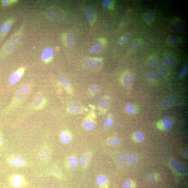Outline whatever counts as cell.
Segmentation results:
<instances>
[{"label": "cell", "instance_id": "obj_8", "mask_svg": "<svg viewBox=\"0 0 188 188\" xmlns=\"http://www.w3.org/2000/svg\"><path fill=\"white\" fill-rule=\"evenodd\" d=\"M179 103L178 99L175 96H170L163 101L162 105L164 108H169L175 106Z\"/></svg>", "mask_w": 188, "mask_h": 188}, {"label": "cell", "instance_id": "obj_19", "mask_svg": "<svg viewBox=\"0 0 188 188\" xmlns=\"http://www.w3.org/2000/svg\"><path fill=\"white\" fill-rule=\"evenodd\" d=\"M84 11L88 21L91 24L93 23L95 20V14L93 8L90 6H86L84 8Z\"/></svg>", "mask_w": 188, "mask_h": 188}, {"label": "cell", "instance_id": "obj_5", "mask_svg": "<svg viewBox=\"0 0 188 188\" xmlns=\"http://www.w3.org/2000/svg\"><path fill=\"white\" fill-rule=\"evenodd\" d=\"M46 102L44 96L41 94H38L32 100V106L36 109H40L45 105Z\"/></svg>", "mask_w": 188, "mask_h": 188}, {"label": "cell", "instance_id": "obj_35", "mask_svg": "<svg viewBox=\"0 0 188 188\" xmlns=\"http://www.w3.org/2000/svg\"><path fill=\"white\" fill-rule=\"evenodd\" d=\"M114 124L113 118L112 116H108L105 120L104 128L105 129H109V127L112 126Z\"/></svg>", "mask_w": 188, "mask_h": 188}, {"label": "cell", "instance_id": "obj_21", "mask_svg": "<svg viewBox=\"0 0 188 188\" xmlns=\"http://www.w3.org/2000/svg\"><path fill=\"white\" fill-rule=\"evenodd\" d=\"M157 15L155 11H151L146 13L143 17V20L147 24H151L155 19Z\"/></svg>", "mask_w": 188, "mask_h": 188}, {"label": "cell", "instance_id": "obj_36", "mask_svg": "<svg viewBox=\"0 0 188 188\" xmlns=\"http://www.w3.org/2000/svg\"><path fill=\"white\" fill-rule=\"evenodd\" d=\"M136 184L135 181L130 179L127 180L124 182V188H135Z\"/></svg>", "mask_w": 188, "mask_h": 188}, {"label": "cell", "instance_id": "obj_22", "mask_svg": "<svg viewBox=\"0 0 188 188\" xmlns=\"http://www.w3.org/2000/svg\"><path fill=\"white\" fill-rule=\"evenodd\" d=\"M79 161L76 157L72 156L69 158L67 161V166L71 169L76 168L79 164Z\"/></svg>", "mask_w": 188, "mask_h": 188}, {"label": "cell", "instance_id": "obj_25", "mask_svg": "<svg viewBox=\"0 0 188 188\" xmlns=\"http://www.w3.org/2000/svg\"><path fill=\"white\" fill-rule=\"evenodd\" d=\"M40 157L44 161H47L50 159L51 157L50 152L48 148H44L40 152Z\"/></svg>", "mask_w": 188, "mask_h": 188}, {"label": "cell", "instance_id": "obj_46", "mask_svg": "<svg viewBox=\"0 0 188 188\" xmlns=\"http://www.w3.org/2000/svg\"><path fill=\"white\" fill-rule=\"evenodd\" d=\"M3 142V138L1 134H0V145H1Z\"/></svg>", "mask_w": 188, "mask_h": 188}, {"label": "cell", "instance_id": "obj_26", "mask_svg": "<svg viewBox=\"0 0 188 188\" xmlns=\"http://www.w3.org/2000/svg\"><path fill=\"white\" fill-rule=\"evenodd\" d=\"M60 139L63 143L67 144L70 142L71 139V135L69 132L65 131L61 134Z\"/></svg>", "mask_w": 188, "mask_h": 188}, {"label": "cell", "instance_id": "obj_16", "mask_svg": "<svg viewBox=\"0 0 188 188\" xmlns=\"http://www.w3.org/2000/svg\"><path fill=\"white\" fill-rule=\"evenodd\" d=\"M110 100L109 97L104 96L99 99V108L104 112H106L108 110L109 106Z\"/></svg>", "mask_w": 188, "mask_h": 188}, {"label": "cell", "instance_id": "obj_31", "mask_svg": "<svg viewBox=\"0 0 188 188\" xmlns=\"http://www.w3.org/2000/svg\"><path fill=\"white\" fill-rule=\"evenodd\" d=\"M125 111L129 114H134L136 113L137 109L134 105L128 104L126 105L124 108Z\"/></svg>", "mask_w": 188, "mask_h": 188}, {"label": "cell", "instance_id": "obj_7", "mask_svg": "<svg viewBox=\"0 0 188 188\" xmlns=\"http://www.w3.org/2000/svg\"><path fill=\"white\" fill-rule=\"evenodd\" d=\"M25 69L22 68L12 74L10 79V83L11 84L14 85L16 83L20 80L24 74Z\"/></svg>", "mask_w": 188, "mask_h": 188}, {"label": "cell", "instance_id": "obj_43", "mask_svg": "<svg viewBox=\"0 0 188 188\" xmlns=\"http://www.w3.org/2000/svg\"><path fill=\"white\" fill-rule=\"evenodd\" d=\"M188 63L185 62L182 69L180 73V76L181 77H183L186 75L188 70Z\"/></svg>", "mask_w": 188, "mask_h": 188}, {"label": "cell", "instance_id": "obj_14", "mask_svg": "<svg viewBox=\"0 0 188 188\" xmlns=\"http://www.w3.org/2000/svg\"><path fill=\"white\" fill-rule=\"evenodd\" d=\"M134 77L130 73H127L124 74L122 78V81L123 85L126 88L131 86L134 81Z\"/></svg>", "mask_w": 188, "mask_h": 188}, {"label": "cell", "instance_id": "obj_17", "mask_svg": "<svg viewBox=\"0 0 188 188\" xmlns=\"http://www.w3.org/2000/svg\"><path fill=\"white\" fill-rule=\"evenodd\" d=\"M103 49V43L100 41H95L90 48V51L93 53H97L101 52Z\"/></svg>", "mask_w": 188, "mask_h": 188}, {"label": "cell", "instance_id": "obj_2", "mask_svg": "<svg viewBox=\"0 0 188 188\" xmlns=\"http://www.w3.org/2000/svg\"><path fill=\"white\" fill-rule=\"evenodd\" d=\"M30 88L28 85H26L22 86L16 92L12 103L11 105L14 104L15 102H18L23 100L28 95Z\"/></svg>", "mask_w": 188, "mask_h": 188}, {"label": "cell", "instance_id": "obj_38", "mask_svg": "<svg viewBox=\"0 0 188 188\" xmlns=\"http://www.w3.org/2000/svg\"><path fill=\"white\" fill-rule=\"evenodd\" d=\"M171 29L173 31L178 32H181L184 30V27L182 25L179 23L175 24H173L171 26Z\"/></svg>", "mask_w": 188, "mask_h": 188}, {"label": "cell", "instance_id": "obj_27", "mask_svg": "<svg viewBox=\"0 0 188 188\" xmlns=\"http://www.w3.org/2000/svg\"><path fill=\"white\" fill-rule=\"evenodd\" d=\"M82 110V107L79 105L73 104L68 108V111L69 112L72 114H76L81 112Z\"/></svg>", "mask_w": 188, "mask_h": 188}, {"label": "cell", "instance_id": "obj_1", "mask_svg": "<svg viewBox=\"0 0 188 188\" xmlns=\"http://www.w3.org/2000/svg\"><path fill=\"white\" fill-rule=\"evenodd\" d=\"M137 160V157L134 155L128 153L120 154L118 158L119 164L123 167H129L136 162Z\"/></svg>", "mask_w": 188, "mask_h": 188}, {"label": "cell", "instance_id": "obj_29", "mask_svg": "<svg viewBox=\"0 0 188 188\" xmlns=\"http://www.w3.org/2000/svg\"><path fill=\"white\" fill-rule=\"evenodd\" d=\"M51 175L60 178L62 177V173L61 171L58 167L56 166L52 167L50 170Z\"/></svg>", "mask_w": 188, "mask_h": 188}, {"label": "cell", "instance_id": "obj_47", "mask_svg": "<svg viewBox=\"0 0 188 188\" xmlns=\"http://www.w3.org/2000/svg\"><path fill=\"white\" fill-rule=\"evenodd\" d=\"M185 156H186L187 158L188 157V150H186L185 152Z\"/></svg>", "mask_w": 188, "mask_h": 188}, {"label": "cell", "instance_id": "obj_3", "mask_svg": "<svg viewBox=\"0 0 188 188\" xmlns=\"http://www.w3.org/2000/svg\"><path fill=\"white\" fill-rule=\"evenodd\" d=\"M173 125L172 118L169 117H165L157 123V127L162 130H169Z\"/></svg>", "mask_w": 188, "mask_h": 188}, {"label": "cell", "instance_id": "obj_40", "mask_svg": "<svg viewBox=\"0 0 188 188\" xmlns=\"http://www.w3.org/2000/svg\"><path fill=\"white\" fill-rule=\"evenodd\" d=\"M66 43L67 45L70 47H72L74 45L75 40L72 36L71 35H69L66 37Z\"/></svg>", "mask_w": 188, "mask_h": 188}, {"label": "cell", "instance_id": "obj_6", "mask_svg": "<svg viewBox=\"0 0 188 188\" xmlns=\"http://www.w3.org/2000/svg\"><path fill=\"white\" fill-rule=\"evenodd\" d=\"M171 166L177 172L182 174H186L187 173V167L181 162L173 160L171 162Z\"/></svg>", "mask_w": 188, "mask_h": 188}, {"label": "cell", "instance_id": "obj_30", "mask_svg": "<svg viewBox=\"0 0 188 188\" xmlns=\"http://www.w3.org/2000/svg\"><path fill=\"white\" fill-rule=\"evenodd\" d=\"M146 76L148 78L151 80H157L159 78V75L155 71L151 70L148 71L146 73Z\"/></svg>", "mask_w": 188, "mask_h": 188}, {"label": "cell", "instance_id": "obj_33", "mask_svg": "<svg viewBox=\"0 0 188 188\" xmlns=\"http://www.w3.org/2000/svg\"><path fill=\"white\" fill-rule=\"evenodd\" d=\"M163 62L165 64L170 67H173L175 64V62L173 58L169 56L164 57L163 58Z\"/></svg>", "mask_w": 188, "mask_h": 188}, {"label": "cell", "instance_id": "obj_20", "mask_svg": "<svg viewBox=\"0 0 188 188\" xmlns=\"http://www.w3.org/2000/svg\"><path fill=\"white\" fill-rule=\"evenodd\" d=\"M10 162L14 166L18 167L23 166L25 163L24 159L19 156L13 157L10 160Z\"/></svg>", "mask_w": 188, "mask_h": 188}, {"label": "cell", "instance_id": "obj_23", "mask_svg": "<svg viewBox=\"0 0 188 188\" xmlns=\"http://www.w3.org/2000/svg\"><path fill=\"white\" fill-rule=\"evenodd\" d=\"M166 41L169 45L171 46H176L178 45L180 43L181 40L177 36L171 35L167 38Z\"/></svg>", "mask_w": 188, "mask_h": 188}, {"label": "cell", "instance_id": "obj_15", "mask_svg": "<svg viewBox=\"0 0 188 188\" xmlns=\"http://www.w3.org/2000/svg\"><path fill=\"white\" fill-rule=\"evenodd\" d=\"M95 121L90 117L86 118L82 123L83 128L88 131L92 130L95 128Z\"/></svg>", "mask_w": 188, "mask_h": 188}, {"label": "cell", "instance_id": "obj_24", "mask_svg": "<svg viewBox=\"0 0 188 188\" xmlns=\"http://www.w3.org/2000/svg\"><path fill=\"white\" fill-rule=\"evenodd\" d=\"M13 21L7 22L2 25L0 27V35H4L6 34L11 28Z\"/></svg>", "mask_w": 188, "mask_h": 188}, {"label": "cell", "instance_id": "obj_45", "mask_svg": "<svg viewBox=\"0 0 188 188\" xmlns=\"http://www.w3.org/2000/svg\"><path fill=\"white\" fill-rule=\"evenodd\" d=\"M2 3L5 5H9L10 3L9 1H6V0H5V1H2Z\"/></svg>", "mask_w": 188, "mask_h": 188}, {"label": "cell", "instance_id": "obj_11", "mask_svg": "<svg viewBox=\"0 0 188 188\" xmlns=\"http://www.w3.org/2000/svg\"><path fill=\"white\" fill-rule=\"evenodd\" d=\"M96 184L100 188H109V182L107 177L103 175H99L96 178Z\"/></svg>", "mask_w": 188, "mask_h": 188}, {"label": "cell", "instance_id": "obj_18", "mask_svg": "<svg viewBox=\"0 0 188 188\" xmlns=\"http://www.w3.org/2000/svg\"><path fill=\"white\" fill-rule=\"evenodd\" d=\"M54 54V51L51 48H47L43 51L41 55V59L44 61L48 62L50 60Z\"/></svg>", "mask_w": 188, "mask_h": 188}, {"label": "cell", "instance_id": "obj_12", "mask_svg": "<svg viewBox=\"0 0 188 188\" xmlns=\"http://www.w3.org/2000/svg\"><path fill=\"white\" fill-rule=\"evenodd\" d=\"M92 153L90 152H87L82 155L80 157V163L82 167L86 168L88 166L90 161Z\"/></svg>", "mask_w": 188, "mask_h": 188}, {"label": "cell", "instance_id": "obj_42", "mask_svg": "<svg viewBox=\"0 0 188 188\" xmlns=\"http://www.w3.org/2000/svg\"><path fill=\"white\" fill-rule=\"evenodd\" d=\"M131 36V35L130 33H128V34L124 35L121 38L119 41V43L121 45H123V44H126L130 38Z\"/></svg>", "mask_w": 188, "mask_h": 188}, {"label": "cell", "instance_id": "obj_32", "mask_svg": "<svg viewBox=\"0 0 188 188\" xmlns=\"http://www.w3.org/2000/svg\"><path fill=\"white\" fill-rule=\"evenodd\" d=\"M158 70L160 75L163 77L167 76L168 71L166 66L164 65H160L158 67Z\"/></svg>", "mask_w": 188, "mask_h": 188}, {"label": "cell", "instance_id": "obj_9", "mask_svg": "<svg viewBox=\"0 0 188 188\" xmlns=\"http://www.w3.org/2000/svg\"><path fill=\"white\" fill-rule=\"evenodd\" d=\"M10 181L13 186L16 188L24 186L25 182L23 177L19 175H13L11 177Z\"/></svg>", "mask_w": 188, "mask_h": 188}, {"label": "cell", "instance_id": "obj_13", "mask_svg": "<svg viewBox=\"0 0 188 188\" xmlns=\"http://www.w3.org/2000/svg\"><path fill=\"white\" fill-rule=\"evenodd\" d=\"M59 81L60 84L65 90L69 93H71L70 82L67 77L64 75H61L59 77Z\"/></svg>", "mask_w": 188, "mask_h": 188}, {"label": "cell", "instance_id": "obj_4", "mask_svg": "<svg viewBox=\"0 0 188 188\" xmlns=\"http://www.w3.org/2000/svg\"><path fill=\"white\" fill-rule=\"evenodd\" d=\"M102 61L99 59H90L85 61L84 65L85 67L91 70H96L100 67Z\"/></svg>", "mask_w": 188, "mask_h": 188}, {"label": "cell", "instance_id": "obj_28", "mask_svg": "<svg viewBox=\"0 0 188 188\" xmlns=\"http://www.w3.org/2000/svg\"><path fill=\"white\" fill-rule=\"evenodd\" d=\"M121 140L118 137H113L110 138L107 141L106 143L108 145L111 146H116L119 145Z\"/></svg>", "mask_w": 188, "mask_h": 188}, {"label": "cell", "instance_id": "obj_41", "mask_svg": "<svg viewBox=\"0 0 188 188\" xmlns=\"http://www.w3.org/2000/svg\"><path fill=\"white\" fill-rule=\"evenodd\" d=\"M90 93L93 95L97 94L100 91V88L97 85H91L89 88Z\"/></svg>", "mask_w": 188, "mask_h": 188}, {"label": "cell", "instance_id": "obj_39", "mask_svg": "<svg viewBox=\"0 0 188 188\" xmlns=\"http://www.w3.org/2000/svg\"><path fill=\"white\" fill-rule=\"evenodd\" d=\"M134 137L135 140L139 142H142L145 139L144 135L140 131L135 132L134 134Z\"/></svg>", "mask_w": 188, "mask_h": 188}, {"label": "cell", "instance_id": "obj_37", "mask_svg": "<svg viewBox=\"0 0 188 188\" xmlns=\"http://www.w3.org/2000/svg\"><path fill=\"white\" fill-rule=\"evenodd\" d=\"M160 61V59L158 57L153 58L149 62V65L151 68L156 67L158 66Z\"/></svg>", "mask_w": 188, "mask_h": 188}, {"label": "cell", "instance_id": "obj_10", "mask_svg": "<svg viewBox=\"0 0 188 188\" xmlns=\"http://www.w3.org/2000/svg\"><path fill=\"white\" fill-rule=\"evenodd\" d=\"M143 43V40L142 39H138L133 42L129 47L128 49V54H132L136 52Z\"/></svg>", "mask_w": 188, "mask_h": 188}, {"label": "cell", "instance_id": "obj_44", "mask_svg": "<svg viewBox=\"0 0 188 188\" xmlns=\"http://www.w3.org/2000/svg\"><path fill=\"white\" fill-rule=\"evenodd\" d=\"M113 1H110V0H106L104 1L102 3V6L105 9H108L111 5V4L113 2Z\"/></svg>", "mask_w": 188, "mask_h": 188}, {"label": "cell", "instance_id": "obj_34", "mask_svg": "<svg viewBox=\"0 0 188 188\" xmlns=\"http://www.w3.org/2000/svg\"><path fill=\"white\" fill-rule=\"evenodd\" d=\"M147 179L150 183H153L158 180L159 175L156 173L149 174L147 176Z\"/></svg>", "mask_w": 188, "mask_h": 188}]
</instances>
